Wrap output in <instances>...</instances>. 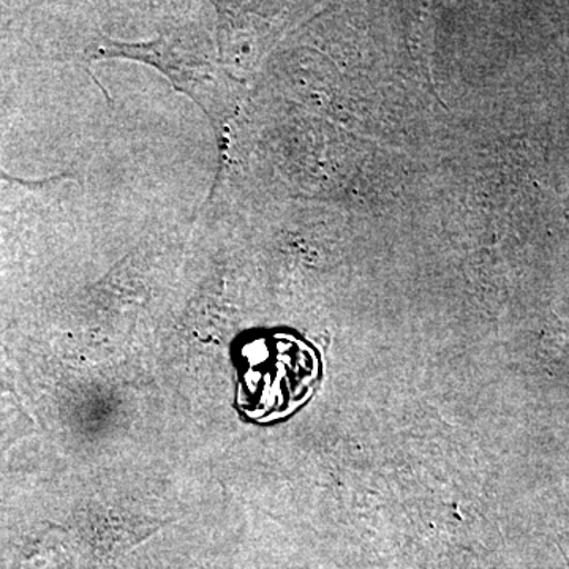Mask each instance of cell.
<instances>
[{
	"mask_svg": "<svg viewBox=\"0 0 569 569\" xmlns=\"http://www.w3.org/2000/svg\"><path fill=\"white\" fill-rule=\"evenodd\" d=\"M82 56L88 66L119 59L159 71L176 92L203 111L222 148L223 134L234 112L238 86L224 69L216 32L201 18H167L156 37L146 41H121L100 33Z\"/></svg>",
	"mask_w": 569,
	"mask_h": 569,
	"instance_id": "1",
	"label": "cell"
},
{
	"mask_svg": "<svg viewBox=\"0 0 569 569\" xmlns=\"http://www.w3.org/2000/svg\"><path fill=\"white\" fill-rule=\"evenodd\" d=\"M11 97L9 93L0 96V183L6 182L10 186L22 187V189L39 190L43 187L51 186V183H59L74 179V174L61 173L51 176L44 179H22L14 178L7 173L6 168L2 167V149L3 138L9 132L11 123ZM22 224L18 219L17 212H11L9 209L2 208L0 204V268L17 254L18 250L22 249Z\"/></svg>",
	"mask_w": 569,
	"mask_h": 569,
	"instance_id": "2",
	"label": "cell"
},
{
	"mask_svg": "<svg viewBox=\"0 0 569 569\" xmlns=\"http://www.w3.org/2000/svg\"><path fill=\"white\" fill-rule=\"evenodd\" d=\"M17 29V17L10 6L0 3V41L9 40Z\"/></svg>",
	"mask_w": 569,
	"mask_h": 569,
	"instance_id": "3",
	"label": "cell"
}]
</instances>
